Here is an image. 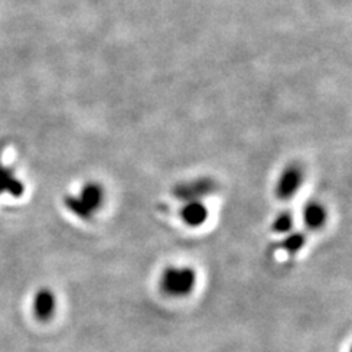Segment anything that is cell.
I'll list each match as a JSON object with an SVG mask.
<instances>
[{
	"label": "cell",
	"instance_id": "8",
	"mask_svg": "<svg viewBox=\"0 0 352 352\" xmlns=\"http://www.w3.org/2000/svg\"><path fill=\"white\" fill-rule=\"evenodd\" d=\"M5 192L19 197L22 192H24V185L15 178L12 170L3 166L2 160H0V194H5Z\"/></svg>",
	"mask_w": 352,
	"mask_h": 352
},
{
	"label": "cell",
	"instance_id": "6",
	"mask_svg": "<svg viewBox=\"0 0 352 352\" xmlns=\"http://www.w3.org/2000/svg\"><path fill=\"white\" fill-rule=\"evenodd\" d=\"M181 216L186 225L191 228H197L204 225L208 217V210L201 201H188L182 207Z\"/></svg>",
	"mask_w": 352,
	"mask_h": 352
},
{
	"label": "cell",
	"instance_id": "1",
	"mask_svg": "<svg viewBox=\"0 0 352 352\" xmlns=\"http://www.w3.org/2000/svg\"><path fill=\"white\" fill-rule=\"evenodd\" d=\"M197 283V274L191 267L182 266H170L162 272L159 280L160 289L168 296H181L190 295Z\"/></svg>",
	"mask_w": 352,
	"mask_h": 352
},
{
	"label": "cell",
	"instance_id": "4",
	"mask_svg": "<svg viewBox=\"0 0 352 352\" xmlns=\"http://www.w3.org/2000/svg\"><path fill=\"white\" fill-rule=\"evenodd\" d=\"M304 182V172L296 164H291L280 173L276 184V194L280 200H288L300 191Z\"/></svg>",
	"mask_w": 352,
	"mask_h": 352
},
{
	"label": "cell",
	"instance_id": "10",
	"mask_svg": "<svg viewBox=\"0 0 352 352\" xmlns=\"http://www.w3.org/2000/svg\"><path fill=\"white\" fill-rule=\"evenodd\" d=\"M292 225H294V220H292L291 213L283 212L276 219H274L273 230H274V232H279V234H288L289 230L292 229Z\"/></svg>",
	"mask_w": 352,
	"mask_h": 352
},
{
	"label": "cell",
	"instance_id": "3",
	"mask_svg": "<svg viewBox=\"0 0 352 352\" xmlns=\"http://www.w3.org/2000/svg\"><path fill=\"white\" fill-rule=\"evenodd\" d=\"M216 190V184L210 178H200L184 182L176 186L175 195L181 198L182 201H200L203 197L212 194Z\"/></svg>",
	"mask_w": 352,
	"mask_h": 352
},
{
	"label": "cell",
	"instance_id": "9",
	"mask_svg": "<svg viewBox=\"0 0 352 352\" xmlns=\"http://www.w3.org/2000/svg\"><path fill=\"white\" fill-rule=\"evenodd\" d=\"M305 244V236L300 232L295 234H289L285 239H282L280 242V248L288 251L289 254H295L296 251H300Z\"/></svg>",
	"mask_w": 352,
	"mask_h": 352
},
{
	"label": "cell",
	"instance_id": "2",
	"mask_svg": "<svg viewBox=\"0 0 352 352\" xmlns=\"http://www.w3.org/2000/svg\"><path fill=\"white\" fill-rule=\"evenodd\" d=\"M104 191L102 185L97 182H88L82 186L78 195H71L65 198V204L69 210L81 219L91 217L97 208L103 204Z\"/></svg>",
	"mask_w": 352,
	"mask_h": 352
},
{
	"label": "cell",
	"instance_id": "7",
	"mask_svg": "<svg viewBox=\"0 0 352 352\" xmlns=\"http://www.w3.org/2000/svg\"><path fill=\"white\" fill-rule=\"evenodd\" d=\"M327 219L326 208L320 203H308L302 210L304 225L310 229H320L324 226Z\"/></svg>",
	"mask_w": 352,
	"mask_h": 352
},
{
	"label": "cell",
	"instance_id": "5",
	"mask_svg": "<svg viewBox=\"0 0 352 352\" xmlns=\"http://www.w3.org/2000/svg\"><path fill=\"white\" fill-rule=\"evenodd\" d=\"M32 310L34 316L41 322H46L52 318L54 310H56V298L50 289H40L32 301Z\"/></svg>",
	"mask_w": 352,
	"mask_h": 352
}]
</instances>
